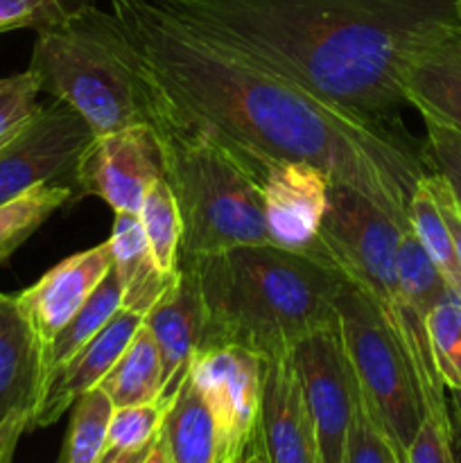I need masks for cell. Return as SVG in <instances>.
<instances>
[{"label":"cell","mask_w":461,"mask_h":463,"mask_svg":"<svg viewBox=\"0 0 461 463\" xmlns=\"http://www.w3.org/2000/svg\"><path fill=\"white\" fill-rule=\"evenodd\" d=\"M131 68L149 102L230 143L315 163L402 229L429 172L400 125L355 116L238 50L190 30L152 0H111Z\"/></svg>","instance_id":"obj_1"},{"label":"cell","mask_w":461,"mask_h":463,"mask_svg":"<svg viewBox=\"0 0 461 463\" xmlns=\"http://www.w3.org/2000/svg\"><path fill=\"white\" fill-rule=\"evenodd\" d=\"M312 95L398 125L405 72L461 30L456 0H152Z\"/></svg>","instance_id":"obj_2"},{"label":"cell","mask_w":461,"mask_h":463,"mask_svg":"<svg viewBox=\"0 0 461 463\" xmlns=\"http://www.w3.org/2000/svg\"><path fill=\"white\" fill-rule=\"evenodd\" d=\"M202 297L197 351L240 346L262 362L287 357L307 335L339 324L348 280L276 244H244L181 258Z\"/></svg>","instance_id":"obj_3"},{"label":"cell","mask_w":461,"mask_h":463,"mask_svg":"<svg viewBox=\"0 0 461 463\" xmlns=\"http://www.w3.org/2000/svg\"><path fill=\"white\" fill-rule=\"evenodd\" d=\"M147 109L183 224L181 258L271 244L260 194L229 152L208 131L176 120L149 99Z\"/></svg>","instance_id":"obj_4"},{"label":"cell","mask_w":461,"mask_h":463,"mask_svg":"<svg viewBox=\"0 0 461 463\" xmlns=\"http://www.w3.org/2000/svg\"><path fill=\"white\" fill-rule=\"evenodd\" d=\"M27 71L34 72L41 93L71 107L95 136L149 122L147 98L116 16L98 5L36 32Z\"/></svg>","instance_id":"obj_5"},{"label":"cell","mask_w":461,"mask_h":463,"mask_svg":"<svg viewBox=\"0 0 461 463\" xmlns=\"http://www.w3.org/2000/svg\"><path fill=\"white\" fill-rule=\"evenodd\" d=\"M339 333L360 393L405 463L423 423V402L400 346L369 298L348 283L337 298Z\"/></svg>","instance_id":"obj_6"},{"label":"cell","mask_w":461,"mask_h":463,"mask_svg":"<svg viewBox=\"0 0 461 463\" xmlns=\"http://www.w3.org/2000/svg\"><path fill=\"white\" fill-rule=\"evenodd\" d=\"M208 134L229 152V156L256 185L271 244L342 274L324 238V217L328 211L330 185L334 181L315 163L271 156L230 143L212 131Z\"/></svg>","instance_id":"obj_7"},{"label":"cell","mask_w":461,"mask_h":463,"mask_svg":"<svg viewBox=\"0 0 461 463\" xmlns=\"http://www.w3.org/2000/svg\"><path fill=\"white\" fill-rule=\"evenodd\" d=\"M93 136L66 104L39 107L16 134L0 143V203L39 184L75 185L77 161Z\"/></svg>","instance_id":"obj_8"},{"label":"cell","mask_w":461,"mask_h":463,"mask_svg":"<svg viewBox=\"0 0 461 463\" xmlns=\"http://www.w3.org/2000/svg\"><path fill=\"white\" fill-rule=\"evenodd\" d=\"M319 441L321 461L342 463L360 384L343 348L339 324L307 335L289 353Z\"/></svg>","instance_id":"obj_9"},{"label":"cell","mask_w":461,"mask_h":463,"mask_svg":"<svg viewBox=\"0 0 461 463\" xmlns=\"http://www.w3.org/2000/svg\"><path fill=\"white\" fill-rule=\"evenodd\" d=\"M190 375L215 419L220 434L217 463H244L260 414L262 360L240 346L199 351Z\"/></svg>","instance_id":"obj_10"},{"label":"cell","mask_w":461,"mask_h":463,"mask_svg":"<svg viewBox=\"0 0 461 463\" xmlns=\"http://www.w3.org/2000/svg\"><path fill=\"white\" fill-rule=\"evenodd\" d=\"M165 176L163 154L152 122L99 134L89 140L75 170L81 194L102 199L113 213L138 215L149 185Z\"/></svg>","instance_id":"obj_11"},{"label":"cell","mask_w":461,"mask_h":463,"mask_svg":"<svg viewBox=\"0 0 461 463\" xmlns=\"http://www.w3.org/2000/svg\"><path fill=\"white\" fill-rule=\"evenodd\" d=\"M111 269L108 242L66 258L41 276L32 288L16 294L18 312L34 337L39 355L52 344L59 330L77 315Z\"/></svg>","instance_id":"obj_12"},{"label":"cell","mask_w":461,"mask_h":463,"mask_svg":"<svg viewBox=\"0 0 461 463\" xmlns=\"http://www.w3.org/2000/svg\"><path fill=\"white\" fill-rule=\"evenodd\" d=\"M256 437L267 463H324L301 380L289 355L262 362Z\"/></svg>","instance_id":"obj_13"},{"label":"cell","mask_w":461,"mask_h":463,"mask_svg":"<svg viewBox=\"0 0 461 463\" xmlns=\"http://www.w3.org/2000/svg\"><path fill=\"white\" fill-rule=\"evenodd\" d=\"M43 375L41 355L14 297L0 298V439L16 448L32 430Z\"/></svg>","instance_id":"obj_14"},{"label":"cell","mask_w":461,"mask_h":463,"mask_svg":"<svg viewBox=\"0 0 461 463\" xmlns=\"http://www.w3.org/2000/svg\"><path fill=\"white\" fill-rule=\"evenodd\" d=\"M143 321L145 317L122 307L90 342H86L66 364L59 366L45 380L34 419H32V430L52 425L54 420H59L63 411H68V407L77 398L84 396L90 389H98L104 375L113 369L118 357L129 346V342L138 333Z\"/></svg>","instance_id":"obj_15"},{"label":"cell","mask_w":461,"mask_h":463,"mask_svg":"<svg viewBox=\"0 0 461 463\" xmlns=\"http://www.w3.org/2000/svg\"><path fill=\"white\" fill-rule=\"evenodd\" d=\"M145 326L163 360V401L170 402L188 375L202 335V297L188 267L179 265L174 283L145 315Z\"/></svg>","instance_id":"obj_16"},{"label":"cell","mask_w":461,"mask_h":463,"mask_svg":"<svg viewBox=\"0 0 461 463\" xmlns=\"http://www.w3.org/2000/svg\"><path fill=\"white\" fill-rule=\"evenodd\" d=\"M407 107L461 131V30L429 45L405 72Z\"/></svg>","instance_id":"obj_17"},{"label":"cell","mask_w":461,"mask_h":463,"mask_svg":"<svg viewBox=\"0 0 461 463\" xmlns=\"http://www.w3.org/2000/svg\"><path fill=\"white\" fill-rule=\"evenodd\" d=\"M111 265L122 289V307L145 317L174 283L176 274H163L154 260L140 217L134 213H116L111 235Z\"/></svg>","instance_id":"obj_18"},{"label":"cell","mask_w":461,"mask_h":463,"mask_svg":"<svg viewBox=\"0 0 461 463\" xmlns=\"http://www.w3.org/2000/svg\"><path fill=\"white\" fill-rule=\"evenodd\" d=\"M158 439L170 463L220 461V434L215 419L190 371L167 402Z\"/></svg>","instance_id":"obj_19"},{"label":"cell","mask_w":461,"mask_h":463,"mask_svg":"<svg viewBox=\"0 0 461 463\" xmlns=\"http://www.w3.org/2000/svg\"><path fill=\"white\" fill-rule=\"evenodd\" d=\"M98 389L116 410L163 401V360L145 321Z\"/></svg>","instance_id":"obj_20"},{"label":"cell","mask_w":461,"mask_h":463,"mask_svg":"<svg viewBox=\"0 0 461 463\" xmlns=\"http://www.w3.org/2000/svg\"><path fill=\"white\" fill-rule=\"evenodd\" d=\"M118 310H122V289L118 283L116 271L108 269L102 283L95 288V292L86 298L84 306L77 310V315L59 330L57 337L52 339L45 353L41 355V375L45 380L54 373L61 364H66L86 342L95 337L108 321L113 319ZM43 392V389H41Z\"/></svg>","instance_id":"obj_21"},{"label":"cell","mask_w":461,"mask_h":463,"mask_svg":"<svg viewBox=\"0 0 461 463\" xmlns=\"http://www.w3.org/2000/svg\"><path fill=\"white\" fill-rule=\"evenodd\" d=\"M81 197L71 184H39L27 193L0 203V265L30 240L50 217Z\"/></svg>","instance_id":"obj_22"},{"label":"cell","mask_w":461,"mask_h":463,"mask_svg":"<svg viewBox=\"0 0 461 463\" xmlns=\"http://www.w3.org/2000/svg\"><path fill=\"white\" fill-rule=\"evenodd\" d=\"M407 217H409V226L414 231L416 240L425 249L429 260L434 262L438 274L443 276L450 292L456 298H461V265L455 251V242H452V235L447 231L441 211H438L432 190L425 184V176L411 193Z\"/></svg>","instance_id":"obj_23"},{"label":"cell","mask_w":461,"mask_h":463,"mask_svg":"<svg viewBox=\"0 0 461 463\" xmlns=\"http://www.w3.org/2000/svg\"><path fill=\"white\" fill-rule=\"evenodd\" d=\"M138 217L156 265L161 267L163 274L174 276L179 271L183 224H181L179 206H176V199L167 185L165 176L149 185Z\"/></svg>","instance_id":"obj_24"},{"label":"cell","mask_w":461,"mask_h":463,"mask_svg":"<svg viewBox=\"0 0 461 463\" xmlns=\"http://www.w3.org/2000/svg\"><path fill=\"white\" fill-rule=\"evenodd\" d=\"M113 402L102 389H90L72 402L71 430L57 463H98L107 448Z\"/></svg>","instance_id":"obj_25"},{"label":"cell","mask_w":461,"mask_h":463,"mask_svg":"<svg viewBox=\"0 0 461 463\" xmlns=\"http://www.w3.org/2000/svg\"><path fill=\"white\" fill-rule=\"evenodd\" d=\"M434 366L446 389L461 392V298L447 294L428 317Z\"/></svg>","instance_id":"obj_26"},{"label":"cell","mask_w":461,"mask_h":463,"mask_svg":"<svg viewBox=\"0 0 461 463\" xmlns=\"http://www.w3.org/2000/svg\"><path fill=\"white\" fill-rule=\"evenodd\" d=\"M165 410V401L147 402V405L118 407V410H113L104 455L138 450V448H145L149 446V443L156 441Z\"/></svg>","instance_id":"obj_27"},{"label":"cell","mask_w":461,"mask_h":463,"mask_svg":"<svg viewBox=\"0 0 461 463\" xmlns=\"http://www.w3.org/2000/svg\"><path fill=\"white\" fill-rule=\"evenodd\" d=\"M342 463H402L384 430L373 419L364 398H357L355 414L348 425Z\"/></svg>","instance_id":"obj_28"},{"label":"cell","mask_w":461,"mask_h":463,"mask_svg":"<svg viewBox=\"0 0 461 463\" xmlns=\"http://www.w3.org/2000/svg\"><path fill=\"white\" fill-rule=\"evenodd\" d=\"M98 0H0V34L14 30H48Z\"/></svg>","instance_id":"obj_29"},{"label":"cell","mask_w":461,"mask_h":463,"mask_svg":"<svg viewBox=\"0 0 461 463\" xmlns=\"http://www.w3.org/2000/svg\"><path fill=\"white\" fill-rule=\"evenodd\" d=\"M425 122V161L429 170L443 176L461 211V131L438 122L429 116H420Z\"/></svg>","instance_id":"obj_30"},{"label":"cell","mask_w":461,"mask_h":463,"mask_svg":"<svg viewBox=\"0 0 461 463\" xmlns=\"http://www.w3.org/2000/svg\"><path fill=\"white\" fill-rule=\"evenodd\" d=\"M39 93L41 86L32 71L0 80V143L16 134L39 111Z\"/></svg>","instance_id":"obj_31"},{"label":"cell","mask_w":461,"mask_h":463,"mask_svg":"<svg viewBox=\"0 0 461 463\" xmlns=\"http://www.w3.org/2000/svg\"><path fill=\"white\" fill-rule=\"evenodd\" d=\"M405 463H459L455 455V423L423 416L414 441L407 448Z\"/></svg>","instance_id":"obj_32"},{"label":"cell","mask_w":461,"mask_h":463,"mask_svg":"<svg viewBox=\"0 0 461 463\" xmlns=\"http://www.w3.org/2000/svg\"><path fill=\"white\" fill-rule=\"evenodd\" d=\"M425 184H428V188L432 190L434 199H437V206H438V211H441L443 220H446L447 231H450L452 242H455L456 258H459V265H461V211H459V206H456L455 197H452L450 188H447V184L443 181L441 175H437V172L429 170L428 175H425Z\"/></svg>","instance_id":"obj_33"},{"label":"cell","mask_w":461,"mask_h":463,"mask_svg":"<svg viewBox=\"0 0 461 463\" xmlns=\"http://www.w3.org/2000/svg\"><path fill=\"white\" fill-rule=\"evenodd\" d=\"M156 443V441H154ZM154 443H149V446L145 448H138V450H127V452H113V455H102V459L98 463H143L145 457L149 455V450H152Z\"/></svg>","instance_id":"obj_34"},{"label":"cell","mask_w":461,"mask_h":463,"mask_svg":"<svg viewBox=\"0 0 461 463\" xmlns=\"http://www.w3.org/2000/svg\"><path fill=\"white\" fill-rule=\"evenodd\" d=\"M143 463H170L165 455V448H163L161 439H156V443L152 446V450H149V455L145 457Z\"/></svg>","instance_id":"obj_35"},{"label":"cell","mask_w":461,"mask_h":463,"mask_svg":"<svg viewBox=\"0 0 461 463\" xmlns=\"http://www.w3.org/2000/svg\"><path fill=\"white\" fill-rule=\"evenodd\" d=\"M244 463H267V457H265V452H262L260 443H258L256 434H253L251 446H249V450H247V461Z\"/></svg>","instance_id":"obj_36"},{"label":"cell","mask_w":461,"mask_h":463,"mask_svg":"<svg viewBox=\"0 0 461 463\" xmlns=\"http://www.w3.org/2000/svg\"><path fill=\"white\" fill-rule=\"evenodd\" d=\"M12 455H14V448H9L7 443L0 439V463H9L12 461Z\"/></svg>","instance_id":"obj_37"},{"label":"cell","mask_w":461,"mask_h":463,"mask_svg":"<svg viewBox=\"0 0 461 463\" xmlns=\"http://www.w3.org/2000/svg\"><path fill=\"white\" fill-rule=\"evenodd\" d=\"M456 14H459V21H461V0H456Z\"/></svg>","instance_id":"obj_38"},{"label":"cell","mask_w":461,"mask_h":463,"mask_svg":"<svg viewBox=\"0 0 461 463\" xmlns=\"http://www.w3.org/2000/svg\"><path fill=\"white\" fill-rule=\"evenodd\" d=\"M5 297V294H0V298H3Z\"/></svg>","instance_id":"obj_39"}]
</instances>
